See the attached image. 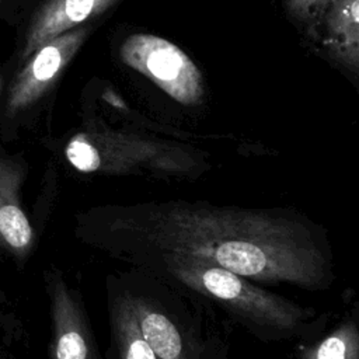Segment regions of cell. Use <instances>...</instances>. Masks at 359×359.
<instances>
[{
	"label": "cell",
	"mask_w": 359,
	"mask_h": 359,
	"mask_svg": "<svg viewBox=\"0 0 359 359\" xmlns=\"http://www.w3.org/2000/svg\"><path fill=\"white\" fill-rule=\"evenodd\" d=\"M65 157L79 172L95 175L194 180L209 168L201 156L181 147L105 128L74 135L65 147Z\"/></svg>",
	"instance_id": "277c9868"
},
{
	"label": "cell",
	"mask_w": 359,
	"mask_h": 359,
	"mask_svg": "<svg viewBox=\"0 0 359 359\" xmlns=\"http://www.w3.org/2000/svg\"><path fill=\"white\" fill-rule=\"evenodd\" d=\"M119 57L177 102L187 107L202 102L205 93L202 74L175 43L151 34H133L122 42Z\"/></svg>",
	"instance_id": "5b68a950"
},
{
	"label": "cell",
	"mask_w": 359,
	"mask_h": 359,
	"mask_svg": "<svg viewBox=\"0 0 359 359\" xmlns=\"http://www.w3.org/2000/svg\"><path fill=\"white\" fill-rule=\"evenodd\" d=\"M46 290L52 318L50 359H104L80 292L56 269L46 273Z\"/></svg>",
	"instance_id": "8992f818"
},
{
	"label": "cell",
	"mask_w": 359,
	"mask_h": 359,
	"mask_svg": "<svg viewBox=\"0 0 359 359\" xmlns=\"http://www.w3.org/2000/svg\"><path fill=\"white\" fill-rule=\"evenodd\" d=\"M87 28H72L39 46L10 88L8 109L17 112L41 98L76 55Z\"/></svg>",
	"instance_id": "52a82bcc"
},
{
	"label": "cell",
	"mask_w": 359,
	"mask_h": 359,
	"mask_svg": "<svg viewBox=\"0 0 359 359\" xmlns=\"http://www.w3.org/2000/svg\"><path fill=\"white\" fill-rule=\"evenodd\" d=\"M109 325L108 351L115 359H157L146 341L133 306L114 272L105 278Z\"/></svg>",
	"instance_id": "ba28073f"
},
{
	"label": "cell",
	"mask_w": 359,
	"mask_h": 359,
	"mask_svg": "<svg viewBox=\"0 0 359 359\" xmlns=\"http://www.w3.org/2000/svg\"><path fill=\"white\" fill-rule=\"evenodd\" d=\"M21 182L20 167L0 158V247L17 257H25L35 240L34 229L20 203Z\"/></svg>",
	"instance_id": "30bf717a"
},
{
	"label": "cell",
	"mask_w": 359,
	"mask_h": 359,
	"mask_svg": "<svg viewBox=\"0 0 359 359\" xmlns=\"http://www.w3.org/2000/svg\"><path fill=\"white\" fill-rule=\"evenodd\" d=\"M126 266L139 268L195 297L264 344L302 342L320 335L330 311L302 306L229 269L181 255H139Z\"/></svg>",
	"instance_id": "7a4b0ae2"
},
{
	"label": "cell",
	"mask_w": 359,
	"mask_h": 359,
	"mask_svg": "<svg viewBox=\"0 0 359 359\" xmlns=\"http://www.w3.org/2000/svg\"><path fill=\"white\" fill-rule=\"evenodd\" d=\"M114 273L157 359H229L227 337L209 306L139 268Z\"/></svg>",
	"instance_id": "3957f363"
},
{
	"label": "cell",
	"mask_w": 359,
	"mask_h": 359,
	"mask_svg": "<svg viewBox=\"0 0 359 359\" xmlns=\"http://www.w3.org/2000/svg\"><path fill=\"white\" fill-rule=\"evenodd\" d=\"M79 238L119 262L181 255L259 285L323 292L337 280L327 229L290 206L216 205L208 201L102 203L77 217Z\"/></svg>",
	"instance_id": "6da1fadb"
},
{
	"label": "cell",
	"mask_w": 359,
	"mask_h": 359,
	"mask_svg": "<svg viewBox=\"0 0 359 359\" xmlns=\"http://www.w3.org/2000/svg\"><path fill=\"white\" fill-rule=\"evenodd\" d=\"M321 22L324 46L352 72L359 67V0H331Z\"/></svg>",
	"instance_id": "8fae6325"
},
{
	"label": "cell",
	"mask_w": 359,
	"mask_h": 359,
	"mask_svg": "<svg viewBox=\"0 0 359 359\" xmlns=\"http://www.w3.org/2000/svg\"><path fill=\"white\" fill-rule=\"evenodd\" d=\"M331 0H285L290 17L306 29H316Z\"/></svg>",
	"instance_id": "4fadbf2b"
},
{
	"label": "cell",
	"mask_w": 359,
	"mask_h": 359,
	"mask_svg": "<svg viewBox=\"0 0 359 359\" xmlns=\"http://www.w3.org/2000/svg\"><path fill=\"white\" fill-rule=\"evenodd\" d=\"M294 359H359V306H346L339 320L313 339L294 344Z\"/></svg>",
	"instance_id": "7c38bea8"
},
{
	"label": "cell",
	"mask_w": 359,
	"mask_h": 359,
	"mask_svg": "<svg viewBox=\"0 0 359 359\" xmlns=\"http://www.w3.org/2000/svg\"><path fill=\"white\" fill-rule=\"evenodd\" d=\"M118 0H50L34 18L22 50L29 57L39 46L74 28L88 18L102 14Z\"/></svg>",
	"instance_id": "9c48e42d"
}]
</instances>
